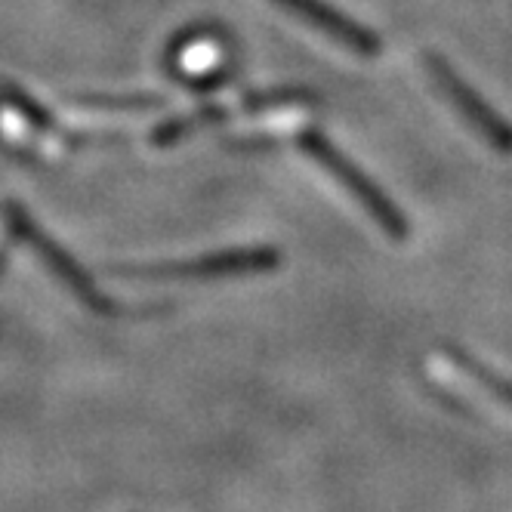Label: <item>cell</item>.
<instances>
[{
  "label": "cell",
  "mask_w": 512,
  "mask_h": 512,
  "mask_svg": "<svg viewBox=\"0 0 512 512\" xmlns=\"http://www.w3.org/2000/svg\"><path fill=\"white\" fill-rule=\"evenodd\" d=\"M306 145V152L312 158H318L327 170H331L337 179H340V186H346V192H352V198L368 210V216H374L377 223L389 232V235H405V219H401V213L389 204L386 195L377 192L374 182L364 176L352 161H346L331 142L321 139V136H306L303 139Z\"/></svg>",
  "instance_id": "obj_1"
},
{
  "label": "cell",
  "mask_w": 512,
  "mask_h": 512,
  "mask_svg": "<svg viewBox=\"0 0 512 512\" xmlns=\"http://www.w3.org/2000/svg\"><path fill=\"white\" fill-rule=\"evenodd\" d=\"M278 253L272 250H229L213 253L204 260L189 263H167V266H139V269H121L124 275H145V278H219V275H247L272 269Z\"/></svg>",
  "instance_id": "obj_2"
},
{
  "label": "cell",
  "mask_w": 512,
  "mask_h": 512,
  "mask_svg": "<svg viewBox=\"0 0 512 512\" xmlns=\"http://www.w3.org/2000/svg\"><path fill=\"white\" fill-rule=\"evenodd\" d=\"M287 13H294L297 19H303L306 25H312L315 31L334 38L340 47L358 53V56H377L380 53V41L377 34H371L364 25L352 22L349 16L337 13L334 7L321 4V0H275Z\"/></svg>",
  "instance_id": "obj_3"
},
{
  "label": "cell",
  "mask_w": 512,
  "mask_h": 512,
  "mask_svg": "<svg viewBox=\"0 0 512 512\" xmlns=\"http://www.w3.org/2000/svg\"><path fill=\"white\" fill-rule=\"evenodd\" d=\"M10 219H13L16 232H19V235L34 247V250H38L41 260H44V263L59 275V281L71 290V294H75L84 306H90L93 312H108V300L96 294V287L90 284V278H87L75 263L68 260V256L59 250V244H53V241L38 229V226L31 223V219H28L22 210H13V216H10Z\"/></svg>",
  "instance_id": "obj_4"
},
{
  "label": "cell",
  "mask_w": 512,
  "mask_h": 512,
  "mask_svg": "<svg viewBox=\"0 0 512 512\" xmlns=\"http://www.w3.org/2000/svg\"><path fill=\"white\" fill-rule=\"evenodd\" d=\"M435 78H438V84L445 87V93L457 102L460 112H463L475 127H479V133H482L488 142H494L497 149H509V145H512V133L488 112V108H485L479 99L472 96V90H466V87L451 75V71H448L442 62H435Z\"/></svg>",
  "instance_id": "obj_5"
}]
</instances>
